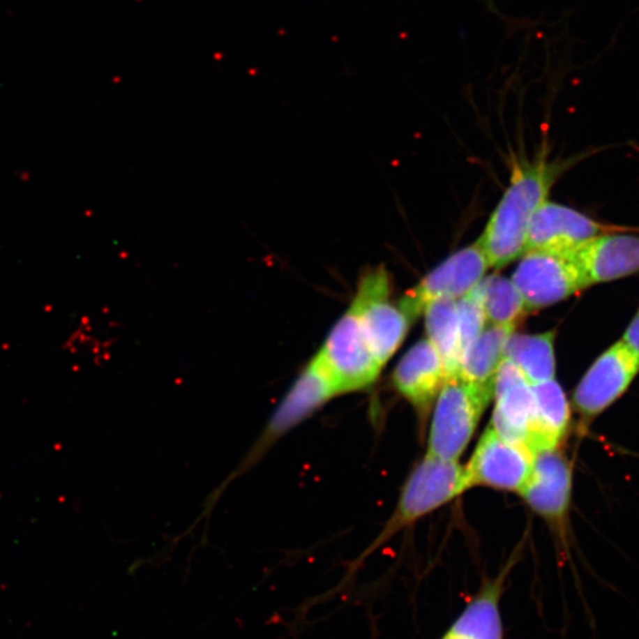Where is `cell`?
<instances>
[{
  "instance_id": "obj_11",
  "label": "cell",
  "mask_w": 639,
  "mask_h": 639,
  "mask_svg": "<svg viewBox=\"0 0 639 639\" xmlns=\"http://www.w3.org/2000/svg\"><path fill=\"white\" fill-rule=\"evenodd\" d=\"M604 232L605 226L587 216L547 200L530 220L525 253L569 254Z\"/></svg>"
},
{
  "instance_id": "obj_4",
  "label": "cell",
  "mask_w": 639,
  "mask_h": 639,
  "mask_svg": "<svg viewBox=\"0 0 639 639\" xmlns=\"http://www.w3.org/2000/svg\"><path fill=\"white\" fill-rule=\"evenodd\" d=\"M315 358L339 394L366 389L382 368L352 306L333 327Z\"/></svg>"
},
{
  "instance_id": "obj_24",
  "label": "cell",
  "mask_w": 639,
  "mask_h": 639,
  "mask_svg": "<svg viewBox=\"0 0 639 639\" xmlns=\"http://www.w3.org/2000/svg\"><path fill=\"white\" fill-rule=\"evenodd\" d=\"M441 639H470L468 637H464V636L457 635V633H452V632L448 631L445 632L444 635L442 636Z\"/></svg>"
},
{
  "instance_id": "obj_12",
  "label": "cell",
  "mask_w": 639,
  "mask_h": 639,
  "mask_svg": "<svg viewBox=\"0 0 639 639\" xmlns=\"http://www.w3.org/2000/svg\"><path fill=\"white\" fill-rule=\"evenodd\" d=\"M336 396L339 393L336 386L314 356L275 409L258 443L257 452L263 451L265 445L273 443Z\"/></svg>"
},
{
  "instance_id": "obj_22",
  "label": "cell",
  "mask_w": 639,
  "mask_h": 639,
  "mask_svg": "<svg viewBox=\"0 0 639 639\" xmlns=\"http://www.w3.org/2000/svg\"><path fill=\"white\" fill-rule=\"evenodd\" d=\"M481 282L465 296L457 300L462 358L487 326Z\"/></svg>"
},
{
  "instance_id": "obj_10",
  "label": "cell",
  "mask_w": 639,
  "mask_h": 639,
  "mask_svg": "<svg viewBox=\"0 0 639 639\" xmlns=\"http://www.w3.org/2000/svg\"><path fill=\"white\" fill-rule=\"evenodd\" d=\"M493 397L495 398L493 429L504 439L529 450L534 417L532 384L507 358H503L496 370Z\"/></svg>"
},
{
  "instance_id": "obj_7",
  "label": "cell",
  "mask_w": 639,
  "mask_h": 639,
  "mask_svg": "<svg viewBox=\"0 0 639 639\" xmlns=\"http://www.w3.org/2000/svg\"><path fill=\"white\" fill-rule=\"evenodd\" d=\"M518 260L511 280L528 313L567 300L587 287L569 255L528 251Z\"/></svg>"
},
{
  "instance_id": "obj_15",
  "label": "cell",
  "mask_w": 639,
  "mask_h": 639,
  "mask_svg": "<svg viewBox=\"0 0 639 639\" xmlns=\"http://www.w3.org/2000/svg\"><path fill=\"white\" fill-rule=\"evenodd\" d=\"M444 365L431 343L423 339L409 348L393 372V384L421 414L433 405L446 380Z\"/></svg>"
},
{
  "instance_id": "obj_8",
  "label": "cell",
  "mask_w": 639,
  "mask_h": 639,
  "mask_svg": "<svg viewBox=\"0 0 639 639\" xmlns=\"http://www.w3.org/2000/svg\"><path fill=\"white\" fill-rule=\"evenodd\" d=\"M534 453L499 436L489 426L464 468L467 488L483 486L497 490L518 491L526 484Z\"/></svg>"
},
{
  "instance_id": "obj_19",
  "label": "cell",
  "mask_w": 639,
  "mask_h": 639,
  "mask_svg": "<svg viewBox=\"0 0 639 639\" xmlns=\"http://www.w3.org/2000/svg\"><path fill=\"white\" fill-rule=\"evenodd\" d=\"M555 331L542 334H518L508 339L504 358L511 360L523 372L530 384L548 382L555 378Z\"/></svg>"
},
{
  "instance_id": "obj_23",
  "label": "cell",
  "mask_w": 639,
  "mask_h": 639,
  "mask_svg": "<svg viewBox=\"0 0 639 639\" xmlns=\"http://www.w3.org/2000/svg\"><path fill=\"white\" fill-rule=\"evenodd\" d=\"M622 341L639 360V312L635 319L632 320L631 324L625 331V336Z\"/></svg>"
},
{
  "instance_id": "obj_6",
  "label": "cell",
  "mask_w": 639,
  "mask_h": 639,
  "mask_svg": "<svg viewBox=\"0 0 639 639\" xmlns=\"http://www.w3.org/2000/svg\"><path fill=\"white\" fill-rule=\"evenodd\" d=\"M489 263L479 242L458 250L430 271L399 301V308L411 322L438 301L460 300L483 280Z\"/></svg>"
},
{
  "instance_id": "obj_2",
  "label": "cell",
  "mask_w": 639,
  "mask_h": 639,
  "mask_svg": "<svg viewBox=\"0 0 639 639\" xmlns=\"http://www.w3.org/2000/svg\"><path fill=\"white\" fill-rule=\"evenodd\" d=\"M491 397V391L460 375L446 379L437 396L428 455L445 460H458L472 441Z\"/></svg>"
},
{
  "instance_id": "obj_21",
  "label": "cell",
  "mask_w": 639,
  "mask_h": 639,
  "mask_svg": "<svg viewBox=\"0 0 639 639\" xmlns=\"http://www.w3.org/2000/svg\"><path fill=\"white\" fill-rule=\"evenodd\" d=\"M487 322L516 327L528 310L511 278L501 275L484 277L481 282Z\"/></svg>"
},
{
  "instance_id": "obj_13",
  "label": "cell",
  "mask_w": 639,
  "mask_h": 639,
  "mask_svg": "<svg viewBox=\"0 0 639 639\" xmlns=\"http://www.w3.org/2000/svg\"><path fill=\"white\" fill-rule=\"evenodd\" d=\"M572 470L559 448L535 452L533 468L520 491L535 513L552 523H562L569 511Z\"/></svg>"
},
{
  "instance_id": "obj_3",
  "label": "cell",
  "mask_w": 639,
  "mask_h": 639,
  "mask_svg": "<svg viewBox=\"0 0 639 639\" xmlns=\"http://www.w3.org/2000/svg\"><path fill=\"white\" fill-rule=\"evenodd\" d=\"M467 490L464 468L457 460H445L426 455L406 481L397 509L377 543L382 545L397 532Z\"/></svg>"
},
{
  "instance_id": "obj_14",
  "label": "cell",
  "mask_w": 639,
  "mask_h": 639,
  "mask_svg": "<svg viewBox=\"0 0 639 639\" xmlns=\"http://www.w3.org/2000/svg\"><path fill=\"white\" fill-rule=\"evenodd\" d=\"M589 287L639 271V237L604 234L569 253Z\"/></svg>"
},
{
  "instance_id": "obj_9",
  "label": "cell",
  "mask_w": 639,
  "mask_h": 639,
  "mask_svg": "<svg viewBox=\"0 0 639 639\" xmlns=\"http://www.w3.org/2000/svg\"><path fill=\"white\" fill-rule=\"evenodd\" d=\"M639 372V360L623 341L596 359L574 391L573 404L585 421L601 414L622 397Z\"/></svg>"
},
{
  "instance_id": "obj_5",
  "label": "cell",
  "mask_w": 639,
  "mask_h": 639,
  "mask_svg": "<svg viewBox=\"0 0 639 639\" xmlns=\"http://www.w3.org/2000/svg\"><path fill=\"white\" fill-rule=\"evenodd\" d=\"M391 289L390 273L379 265L363 275L351 304L382 367L402 346L412 324L399 306L391 303Z\"/></svg>"
},
{
  "instance_id": "obj_20",
  "label": "cell",
  "mask_w": 639,
  "mask_h": 639,
  "mask_svg": "<svg viewBox=\"0 0 639 639\" xmlns=\"http://www.w3.org/2000/svg\"><path fill=\"white\" fill-rule=\"evenodd\" d=\"M423 315L426 339L441 356L446 377H456L462 363L457 301L443 300L430 304Z\"/></svg>"
},
{
  "instance_id": "obj_17",
  "label": "cell",
  "mask_w": 639,
  "mask_h": 639,
  "mask_svg": "<svg viewBox=\"0 0 639 639\" xmlns=\"http://www.w3.org/2000/svg\"><path fill=\"white\" fill-rule=\"evenodd\" d=\"M534 417L529 450L535 453L545 449L559 448L569 428V404L565 392L554 379L532 384Z\"/></svg>"
},
{
  "instance_id": "obj_16",
  "label": "cell",
  "mask_w": 639,
  "mask_h": 639,
  "mask_svg": "<svg viewBox=\"0 0 639 639\" xmlns=\"http://www.w3.org/2000/svg\"><path fill=\"white\" fill-rule=\"evenodd\" d=\"M514 566V557L497 577L486 580L470 598L463 611L453 620L448 631L470 639H504L501 599L504 582Z\"/></svg>"
},
{
  "instance_id": "obj_18",
  "label": "cell",
  "mask_w": 639,
  "mask_h": 639,
  "mask_svg": "<svg viewBox=\"0 0 639 639\" xmlns=\"http://www.w3.org/2000/svg\"><path fill=\"white\" fill-rule=\"evenodd\" d=\"M515 328L489 324L467 349L460 363V378L493 392L494 378L504 358L506 345Z\"/></svg>"
},
{
  "instance_id": "obj_1",
  "label": "cell",
  "mask_w": 639,
  "mask_h": 639,
  "mask_svg": "<svg viewBox=\"0 0 639 639\" xmlns=\"http://www.w3.org/2000/svg\"><path fill=\"white\" fill-rule=\"evenodd\" d=\"M562 170L543 156L513 165L507 188L477 241L490 268L501 269L523 256L530 220L548 200Z\"/></svg>"
}]
</instances>
